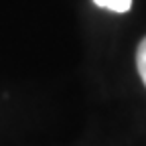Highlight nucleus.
Wrapping results in <instances>:
<instances>
[{"label":"nucleus","mask_w":146,"mask_h":146,"mask_svg":"<svg viewBox=\"0 0 146 146\" xmlns=\"http://www.w3.org/2000/svg\"><path fill=\"white\" fill-rule=\"evenodd\" d=\"M136 69H138V75H140L142 83L146 85V36L140 41L138 51H136Z\"/></svg>","instance_id":"f03ea898"},{"label":"nucleus","mask_w":146,"mask_h":146,"mask_svg":"<svg viewBox=\"0 0 146 146\" xmlns=\"http://www.w3.org/2000/svg\"><path fill=\"white\" fill-rule=\"evenodd\" d=\"M94 2L112 12H128L132 8V0H94Z\"/></svg>","instance_id":"f257e3e1"}]
</instances>
